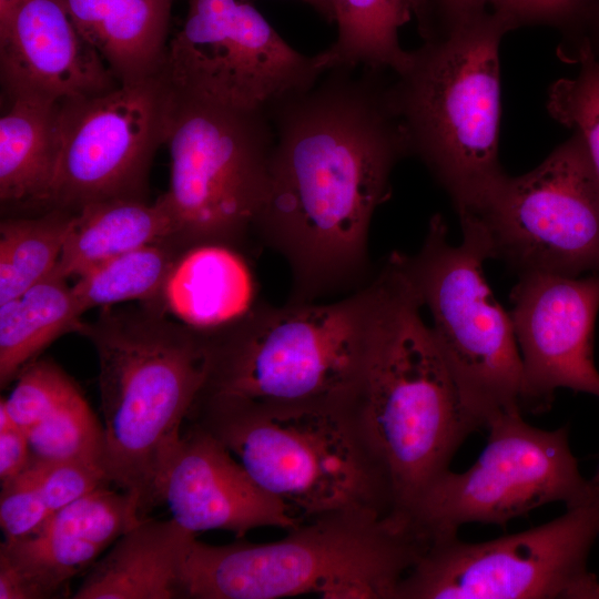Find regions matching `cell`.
Returning <instances> with one entry per match:
<instances>
[{
    "instance_id": "obj_1",
    "label": "cell",
    "mask_w": 599,
    "mask_h": 599,
    "mask_svg": "<svg viewBox=\"0 0 599 599\" xmlns=\"http://www.w3.org/2000/svg\"><path fill=\"white\" fill-rule=\"evenodd\" d=\"M378 75L331 69L266 109L274 142L253 231L288 265V302L352 293L374 276L370 222L409 153Z\"/></svg>"
},
{
    "instance_id": "obj_2",
    "label": "cell",
    "mask_w": 599,
    "mask_h": 599,
    "mask_svg": "<svg viewBox=\"0 0 599 599\" xmlns=\"http://www.w3.org/2000/svg\"><path fill=\"white\" fill-rule=\"evenodd\" d=\"M404 282L399 252L370 281L329 303H260L206 334L202 394L273 403L354 400Z\"/></svg>"
},
{
    "instance_id": "obj_3",
    "label": "cell",
    "mask_w": 599,
    "mask_h": 599,
    "mask_svg": "<svg viewBox=\"0 0 599 599\" xmlns=\"http://www.w3.org/2000/svg\"><path fill=\"white\" fill-rule=\"evenodd\" d=\"M104 309L78 332L94 346L103 414V467L141 519L162 504L182 424L204 387L207 336L158 304Z\"/></svg>"
},
{
    "instance_id": "obj_4",
    "label": "cell",
    "mask_w": 599,
    "mask_h": 599,
    "mask_svg": "<svg viewBox=\"0 0 599 599\" xmlns=\"http://www.w3.org/2000/svg\"><path fill=\"white\" fill-rule=\"evenodd\" d=\"M287 531L266 544L194 538L182 568L183 598L397 599L430 545L410 517L373 509L324 512Z\"/></svg>"
},
{
    "instance_id": "obj_5",
    "label": "cell",
    "mask_w": 599,
    "mask_h": 599,
    "mask_svg": "<svg viewBox=\"0 0 599 599\" xmlns=\"http://www.w3.org/2000/svg\"><path fill=\"white\" fill-rule=\"evenodd\" d=\"M187 418L302 519L344 509L394 512L355 399L273 403L200 393Z\"/></svg>"
},
{
    "instance_id": "obj_6",
    "label": "cell",
    "mask_w": 599,
    "mask_h": 599,
    "mask_svg": "<svg viewBox=\"0 0 599 599\" xmlns=\"http://www.w3.org/2000/svg\"><path fill=\"white\" fill-rule=\"evenodd\" d=\"M514 26L493 10L446 22L409 51L388 98L416 154L458 214L475 211L505 174L498 159L499 45Z\"/></svg>"
},
{
    "instance_id": "obj_7",
    "label": "cell",
    "mask_w": 599,
    "mask_h": 599,
    "mask_svg": "<svg viewBox=\"0 0 599 599\" xmlns=\"http://www.w3.org/2000/svg\"><path fill=\"white\" fill-rule=\"evenodd\" d=\"M404 273L355 403L387 475L394 512L412 518L424 493L480 428Z\"/></svg>"
},
{
    "instance_id": "obj_8",
    "label": "cell",
    "mask_w": 599,
    "mask_h": 599,
    "mask_svg": "<svg viewBox=\"0 0 599 599\" xmlns=\"http://www.w3.org/2000/svg\"><path fill=\"white\" fill-rule=\"evenodd\" d=\"M460 225L463 241L454 245L444 217L434 215L419 251L402 253V262L432 315L461 400L481 429L500 414L521 410L522 365L510 314L484 275L487 242L473 221L460 219Z\"/></svg>"
},
{
    "instance_id": "obj_9",
    "label": "cell",
    "mask_w": 599,
    "mask_h": 599,
    "mask_svg": "<svg viewBox=\"0 0 599 599\" xmlns=\"http://www.w3.org/2000/svg\"><path fill=\"white\" fill-rule=\"evenodd\" d=\"M273 142L266 110L226 108L175 91L165 142L170 182L161 195L175 244L243 247L263 199Z\"/></svg>"
},
{
    "instance_id": "obj_10",
    "label": "cell",
    "mask_w": 599,
    "mask_h": 599,
    "mask_svg": "<svg viewBox=\"0 0 599 599\" xmlns=\"http://www.w3.org/2000/svg\"><path fill=\"white\" fill-rule=\"evenodd\" d=\"M542 525L486 541L436 539L397 599H599L589 557L599 539V483Z\"/></svg>"
},
{
    "instance_id": "obj_11",
    "label": "cell",
    "mask_w": 599,
    "mask_h": 599,
    "mask_svg": "<svg viewBox=\"0 0 599 599\" xmlns=\"http://www.w3.org/2000/svg\"><path fill=\"white\" fill-rule=\"evenodd\" d=\"M468 217L481 231L490 258L518 275L599 273V176L575 133L537 167L504 174Z\"/></svg>"
},
{
    "instance_id": "obj_12",
    "label": "cell",
    "mask_w": 599,
    "mask_h": 599,
    "mask_svg": "<svg viewBox=\"0 0 599 599\" xmlns=\"http://www.w3.org/2000/svg\"><path fill=\"white\" fill-rule=\"evenodd\" d=\"M486 429V445L475 463L461 473L443 474L412 512L430 542L457 536L465 525L505 527L552 502L567 507L592 490L572 454L567 426L541 429L517 409L498 415Z\"/></svg>"
},
{
    "instance_id": "obj_13",
    "label": "cell",
    "mask_w": 599,
    "mask_h": 599,
    "mask_svg": "<svg viewBox=\"0 0 599 599\" xmlns=\"http://www.w3.org/2000/svg\"><path fill=\"white\" fill-rule=\"evenodd\" d=\"M161 71L180 94L226 108L265 111L312 87L326 71L322 52L290 45L248 0H187Z\"/></svg>"
},
{
    "instance_id": "obj_14",
    "label": "cell",
    "mask_w": 599,
    "mask_h": 599,
    "mask_svg": "<svg viewBox=\"0 0 599 599\" xmlns=\"http://www.w3.org/2000/svg\"><path fill=\"white\" fill-rule=\"evenodd\" d=\"M174 102L175 91L161 69L62 102L60 155L47 203L77 211L111 199H144Z\"/></svg>"
},
{
    "instance_id": "obj_15",
    "label": "cell",
    "mask_w": 599,
    "mask_h": 599,
    "mask_svg": "<svg viewBox=\"0 0 599 599\" xmlns=\"http://www.w3.org/2000/svg\"><path fill=\"white\" fill-rule=\"evenodd\" d=\"M518 276L509 314L522 365V413L547 412L562 388L599 398L595 362L599 273Z\"/></svg>"
},
{
    "instance_id": "obj_16",
    "label": "cell",
    "mask_w": 599,
    "mask_h": 599,
    "mask_svg": "<svg viewBox=\"0 0 599 599\" xmlns=\"http://www.w3.org/2000/svg\"><path fill=\"white\" fill-rule=\"evenodd\" d=\"M132 498L108 485L54 511L34 534L0 545V599L59 593L140 522Z\"/></svg>"
},
{
    "instance_id": "obj_17",
    "label": "cell",
    "mask_w": 599,
    "mask_h": 599,
    "mask_svg": "<svg viewBox=\"0 0 599 599\" xmlns=\"http://www.w3.org/2000/svg\"><path fill=\"white\" fill-rule=\"evenodd\" d=\"M162 502L194 535L219 529L242 538L255 528L288 530L304 520L262 488L219 439L192 422L166 470Z\"/></svg>"
},
{
    "instance_id": "obj_18",
    "label": "cell",
    "mask_w": 599,
    "mask_h": 599,
    "mask_svg": "<svg viewBox=\"0 0 599 599\" xmlns=\"http://www.w3.org/2000/svg\"><path fill=\"white\" fill-rule=\"evenodd\" d=\"M0 61L10 97L64 102L105 92L119 83L78 29L64 0H20L0 32Z\"/></svg>"
},
{
    "instance_id": "obj_19",
    "label": "cell",
    "mask_w": 599,
    "mask_h": 599,
    "mask_svg": "<svg viewBox=\"0 0 599 599\" xmlns=\"http://www.w3.org/2000/svg\"><path fill=\"white\" fill-rule=\"evenodd\" d=\"M194 538L173 518L148 517L91 566L73 598H183L182 568Z\"/></svg>"
},
{
    "instance_id": "obj_20",
    "label": "cell",
    "mask_w": 599,
    "mask_h": 599,
    "mask_svg": "<svg viewBox=\"0 0 599 599\" xmlns=\"http://www.w3.org/2000/svg\"><path fill=\"white\" fill-rule=\"evenodd\" d=\"M254 272L241 246L205 243L186 248L163 291L183 323L210 334L241 318L257 302Z\"/></svg>"
},
{
    "instance_id": "obj_21",
    "label": "cell",
    "mask_w": 599,
    "mask_h": 599,
    "mask_svg": "<svg viewBox=\"0 0 599 599\" xmlns=\"http://www.w3.org/2000/svg\"><path fill=\"white\" fill-rule=\"evenodd\" d=\"M174 224L160 196L94 202L73 211L69 233L51 275L78 277L93 266L132 250L173 241Z\"/></svg>"
},
{
    "instance_id": "obj_22",
    "label": "cell",
    "mask_w": 599,
    "mask_h": 599,
    "mask_svg": "<svg viewBox=\"0 0 599 599\" xmlns=\"http://www.w3.org/2000/svg\"><path fill=\"white\" fill-rule=\"evenodd\" d=\"M10 99L0 118V199L47 202L60 155L62 102L37 95Z\"/></svg>"
},
{
    "instance_id": "obj_23",
    "label": "cell",
    "mask_w": 599,
    "mask_h": 599,
    "mask_svg": "<svg viewBox=\"0 0 599 599\" xmlns=\"http://www.w3.org/2000/svg\"><path fill=\"white\" fill-rule=\"evenodd\" d=\"M337 37L321 51L327 70L365 68L400 72L409 51L399 43L400 28L414 16L424 19L433 0H329Z\"/></svg>"
},
{
    "instance_id": "obj_24",
    "label": "cell",
    "mask_w": 599,
    "mask_h": 599,
    "mask_svg": "<svg viewBox=\"0 0 599 599\" xmlns=\"http://www.w3.org/2000/svg\"><path fill=\"white\" fill-rule=\"evenodd\" d=\"M82 315L72 286L54 275L0 304L1 387L58 337L78 331Z\"/></svg>"
},
{
    "instance_id": "obj_25",
    "label": "cell",
    "mask_w": 599,
    "mask_h": 599,
    "mask_svg": "<svg viewBox=\"0 0 599 599\" xmlns=\"http://www.w3.org/2000/svg\"><path fill=\"white\" fill-rule=\"evenodd\" d=\"M185 248L173 241L149 244L104 261L77 277L72 291L84 314L121 302L160 304Z\"/></svg>"
},
{
    "instance_id": "obj_26",
    "label": "cell",
    "mask_w": 599,
    "mask_h": 599,
    "mask_svg": "<svg viewBox=\"0 0 599 599\" xmlns=\"http://www.w3.org/2000/svg\"><path fill=\"white\" fill-rule=\"evenodd\" d=\"M108 16L97 45L116 79L159 71L173 0H105Z\"/></svg>"
},
{
    "instance_id": "obj_27",
    "label": "cell",
    "mask_w": 599,
    "mask_h": 599,
    "mask_svg": "<svg viewBox=\"0 0 599 599\" xmlns=\"http://www.w3.org/2000/svg\"><path fill=\"white\" fill-rule=\"evenodd\" d=\"M73 211L54 209L38 217L0 225V304L47 278L62 253Z\"/></svg>"
},
{
    "instance_id": "obj_28",
    "label": "cell",
    "mask_w": 599,
    "mask_h": 599,
    "mask_svg": "<svg viewBox=\"0 0 599 599\" xmlns=\"http://www.w3.org/2000/svg\"><path fill=\"white\" fill-rule=\"evenodd\" d=\"M27 435L35 459L78 460L100 466L104 470L103 426L81 392L29 429Z\"/></svg>"
},
{
    "instance_id": "obj_29",
    "label": "cell",
    "mask_w": 599,
    "mask_h": 599,
    "mask_svg": "<svg viewBox=\"0 0 599 599\" xmlns=\"http://www.w3.org/2000/svg\"><path fill=\"white\" fill-rule=\"evenodd\" d=\"M576 58L577 74L550 87L547 108L556 121L581 136L599 176V59L587 38Z\"/></svg>"
},
{
    "instance_id": "obj_30",
    "label": "cell",
    "mask_w": 599,
    "mask_h": 599,
    "mask_svg": "<svg viewBox=\"0 0 599 599\" xmlns=\"http://www.w3.org/2000/svg\"><path fill=\"white\" fill-rule=\"evenodd\" d=\"M80 390L55 363H29L8 398H2L13 422L26 433L50 416Z\"/></svg>"
},
{
    "instance_id": "obj_31",
    "label": "cell",
    "mask_w": 599,
    "mask_h": 599,
    "mask_svg": "<svg viewBox=\"0 0 599 599\" xmlns=\"http://www.w3.org/2000/svg\"><path fill=\"white\" fill-rule=\"evenodd\" d=\"M28 468L52 512L111 484L103 468L78 460L49 461L32 457Z\"/></svg>"
},
{
    "instance_id": "obj_32",
    "label": "cell",
    "mask_w": 599,
    "mask_h": 599,
    "mask_svg": "<svg viewBox=\"0 0 599 599\" xmlns=\"http://www.w3.org/2000/svg\"><path fill=\"white\" fill-rule=\"evenodd\" d=\"M52 514L28 467L1 484L0 525L4 541L23 539L37 532Z\"/></svg>"
},
{
    "instance_id": "obj_33",
    "label": "cell",
    "mask_w": 599,
    "mask_h": 599,
    "mask_svg": "<svg viewBox=\"0 0 599 599\" xmlns=\"http://www.w3.org/2000/svg\"><path fill=\"white\" fill-rule=\"evenodd\" d=\"M596 0H493V10L515 27L522 23H567L588 18Z\"/></svg>"
},
{
    "instance_id": "obj_34",
    "label": "cell",
    "mask_w": 599,
    "mask_h": 599,
    "mask_svg": "<svg viewBox=\"0 0 599 599\" xmlns=\"http://www.w3.org/2000/svg\"><path fill=\"white\" fill-rule=\"evenodd\" d=\"M32 458L27 433L11 418L3 399L0 400V481L21 474Z\"/></svg>"
},
{
    "instance_id": "obj_35",
    "label": "cell",
    "mask_w": 599,
    "mask_h": 599,
    "mask_svg": "<svg viewBox=\"0 0 599 599\" xmlns=\"http://www.w3.org/2000/svg\"><path fill=\"white\" fill-rule=\"evenodd\" d=\"M80 32L97 49L108 16L104 0H64Z\"/></svg>"
},
{
    "instance_id": "obj_36",
    "label": "cell",
    "mask_w": 599,
    "mask_h": 599,
    "mask_svg": "<svg viewBox=\"0 0 599 599\" xmlns=\"http://www.w3.org/2000/svg\"><path fill=\"white\" fill-rule=\"evenodd\" d=\"M435 1L443 10L446 21L450 22L487 10L493 0H433Z\"/></svg>"
},
{
    "instance_id": "obj_37",
    "label": "cell",
    "mask_w": 599,
    "mask_h": 599,
    "mask_svg": "<svg viewBox=\"0 0 599 599\" xmlns=\"http://www.w3.org/2000/svg\"><path fill=\"white\" fill-rule=\"evenodd\" d=\"M19 1L20 0H0V32L8 27Z\"/></svg>"
},
{
    "instance_id": "obj_38",
    "label": "cell",
    "mask_w": 599,
    "mask_h": 599,
    "mask_svg": "<svg viewBox=\"0 0 599 599\" xmlns=\"http://www.w3.org/2000/svg\"><path fill=\"white\" fill-rule=\"evenodd\" d=\"M313 7L327 22H333V10L329 0H302Z\"/></svg>"
},
{
    "instance_id": "obj_39",
    "label": "cell",
    "mask_w": 599,
    "mask_h": 599,
    "mask_svg": "<svg viewBox=\"0 0 599 599\" xmlns=\"http://www.w3.org/2000/svg\"><path fill=\"white\" fill-rule=\"evenodd\" d=\"M588 18H591L595 21V24L597 27V34L599 37V0L595 1Z\"/></svg>"
},
{
    "instance_id": "obj_40",
    "label": "cell",
    "mask_w": 599,
    "mask_h": 599,
    "mask_svg": "<svg viewBox=\"0 0 599 599\" xmlns=\"http://www.w3.org/2000/svg\"><path fill=\"white\" fill-rule=\"evenodd\" d=\"M592 479H595L597 483H599V465H598L597 471L593 475Z\"/></svg>"
}]
</instances>
